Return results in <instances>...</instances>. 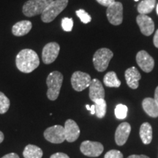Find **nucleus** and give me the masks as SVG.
<instances>
[{
  "instance_id": "1",
  "label": "nucleus",
  "mask_w": 158,
  "mask_h": 158,
  "mask_svg": "<svg viewBox=\"0 0 158 158\" xmlns=\"http://www.w3.org/2000/svg\"><path fill=\"white\" fill-rule=\"evenodd\" d=\"M16 67L21 72L29 73L34 71L40 64L38 55L31 49H23L17 54L15 58Z\"/></svg>"
},
{
  "instance_id": "2",
  "label": "nucleus",
  "mask_w": 158,
  "mask_h": 158,
  "mask_svg": "<svg viewBox=\"0 0 158 158\" xmlns=\"http://www.w3.org/2000/svg\"><path fill=\"white\" fill-rule=\"evenodd\" d=\"M63 82V76L59 71H53L48 75L46 79L48 86L47 97L50 100H56L59 95Z\"/></svg>"
},
{
  "instance_id": "3",
  "label": "nucleus",
  "mask_w": 158,
  "mask_h": 158,
  "mask_svg": "<svg viewBox=\"0 0 158 158\" xmlns=\"http://www.w3.org/2000/svg\"><path fill=\"white\" fill-rule=\"evenodd\" d=\"M68 5V0H54L41 14L44 23H50L60 14Z\"/></svg>"
},
{
  "instance_id": "4",
  "label": "nucleus",
  "mask_w": 158,
  "mask_h": 158,
  "mask_svg": "<svg viewBox=\"0 0 158 158\" xmlns=\"http://www.w3.org/2000/svg\"><path fill=\"white\" fill-rule=\"evenodd\" d=\"M54 0H28L23 6V13L27 17L42 14Z\"/></svg>"
},
{
  "instance_id": "5",
  "label": "nucleus",
  "mask_w": 158,
  "mask_h": 158,
  "mask_svg": "<svg viewBox=\"0 0 158 158\" xmlns=\"http://www.w3.org/2000/svg\"><path fill=\"white\" fill-rule=\"evenodd\" d=\"M114 54L110 49L102 48L98 49L93 56V64L94 68L98 72H103L108 68L110 61L113 58Z\"/></svg>"
},
{
  "instance_id": "6",
  "label": "nucleus",
  "mask_w": 158,
  "mask_h": 158,
  "mask_svg": "<svg viewBox=\"0 0 158 158\" xmlns=\"http://www.w3.org/2000/svg\"><path fill=\"white\" fill-rule=\"evenodd\" d=\"M106 15L110 23L114 26L120 25L123 21V5L119 2H115L108 6Z\"/></svg>"
},
{
  "instance_id": "7",
  "label": "nucleus",
  "mask_w": 158,
  "mask_h": 158,
  "mask_svg": "<svg viewBox=\"0 0 158 158\" xmlns=\"http://www.w3.org/2000/svg\"><path fill=\"white\" fill-rule=\"evenodd\" d=\"M92 78L89 75L81 71H76L71 77V84L77 92H81L89 87Z\"/></svg>"
},
{
  "instance_id": "8",
  "label": "nucleus",
  "mask_w": 158,
  "mask_h": 158,
  "mask_svg": "<svg viewBox=\"0 0 158 158\" xmlns=\"http://www.w3.org/2000/svg\"><path fill=\"white\" fill-rule=\"evenodd\" d=\"M80 150L84 155L87 157H97L102 153L104 147L100 142L84 141L81 144Z\"/></svg>"
},
{
  "instance_id": "9",
  "label": "nucleus",
  "mask_w": 158,
  "mask_h": 158,
  "mask_svg": "<svg viewBox=\"0 0 158 158\" xmlns=\"http://www.w3.org/2000/svg\"><path fill=\"white\" fill-rule=\"evenodd\" d=\"M44 138L52 143H61L65 141L64 127L54 125L47 128L44 132Z\"/></svg>"
},
{
  "instance_id": "10",
  "label": "nucleus",
  "mask_w": 158,
  "mask_h": 158,
  "mask_svg": "<svg viewBox=\"0 0 158 158\" xmlns=\"http://www.w3.org/2000/svg\"><path fill=\"white\" fill-rule=\"evenodd\" d=\"M60 51V46L56 42H51L46 44L43 49L42 59L45 64H50L56 60Z\"/></svg>"
},
{
  "instance_id": "11",
  "label": "nucleus",
  "mask_w": 158,
  "mask_h": 158,
  "mask_svg": "<svg viewBox=\"0 0 158 158\" xmlns=\"http://www.w3.org/2000/svg\"><path fill=\"white\" fill-rule=\"evenodd\" d=\"M136 62L143 72L150 73L155 67V60L146 51H138L136 55Z\"/></svg>"
},
{
  "instance_id": "12",
  "label": "nucleus",
  "mask_w": 158,
  "mask_h": 158,
  "mask_svg": "<svg viewBox=\"0 0 158 158\" xmlns=\"http://www.w3.org/2000/svg\"><path fill=\"white\" fill-rule=\"evenodd\" d=\"M136 22L141 32L145 36H150L155 31V23L147 15L139 14L136 17Z\"/></svg>"
},
{
  "instance_id": "13",
  "label": "nucleus",
  "mask_w": 158,
  "mask_h": 158,
  "mask_svg": "<svg viewBox=\"0 0 158 158\" xmlns=\"http://www.w3.org/2000/svg\"><path fill=\"white\" fill-rule=\"evenodd\" d=\"M64 130L65 141L70 143L76 141L80 135V129L78 125L73 119H68L65 122Z\"/></svg>"
},
{
  "instance_id": "14",
  "label": "nucleus",
  "mask_w": 158,
  "mask_h": 158,
  "mask_svg": "<svg viewBox=\"0 0 158 158\" xmlns=\"http://www.w3.org/2000/svg\"><path fill=\"white\" fill-rule=\"evenodd\" d=\"M131 126L127 122L121 123L116 128L115 133V141L118 146H123L129 138Z\"/></svg>"
},
{
  "instance_id": "15",
  "label": "nucleus",
  "mask_w": 158,
  "mask_h": 158,
  "mask_svg": "<svg viewBox=\"0 0 158 158\" xmlns=\"http://www.w3.org/2000/svg\"><path fill=\"white\" fill-rule=\"evenodd\" d=\"M89 88V98L93 102L100 99L105 98L104 88L102 83L98 79L94 78L93 80H92Z\"/></svg>"
},
{
  "instance_id": "16",
  "label": "nucleus",
  "mask_w": 158,
  "mask_h": 158,
  "mask_svg": "<svg viewBox=\"0 0 158 158\" xmlns=\"http://www.w3.org/2000/svg\"><path fill=\"white\" fill-rule=\"evenodd\" d=\"M125 80L127 82V86L133 89H136L139 86V81L141 80V76L139 71L135 67H132L126 70L125 73Z\"/></svg>"
},
{
  "instance_id": "17",
  "label": "nucleus",
  "mask_w": 158,
  "mask_h": 158,
  "mask_svg": "<svg viewBox=\"0 0 158 158\" xmlns=\"http://www.w3.org/2000/svg\"><path fill=\"white\" fill-rule=\"evenodd\" d=\"M32 24L29 21H21L15 23L13 26L12 32L13 35L17 37L24 36L30 31Z\"/></svg>"
},
{
  "instance_id": "18",
  "label": "nucleus",
  "mask_w": 158,
  "mask_h": 158,
  "mask_svg": "<svg viewBox=\"0 0 158 158\" xmlns=\"http://www.w3.org/2000/svg\"><path fill=\"white\" fill-rule=\"evenodd\" d=\"M142 107L147 115L153 118L158 117V105L155 99L147 98L142 102Z\"/></svg>"
},
{
  "instance_id": "19",
  "label": "nucleus",
  "mask_w": 158,
  "mask_h": 158,
  "mask_svg": "<svg viewBox=\"0 0 158 158\" xmlns=\"http://www.w3.org/2000/svg\"><path fill=\"white\" fill-rule=\"evenodd\" d=\"M140 137L144 144H149L152 140V127L148 122H144L140 127Z\"/></svg>"
},
{
  "instance_id": "20",
  "label": "nucleus",
  "mask_w": 158,
  "mask_h": 158,
  "mask_svg": "<svg viewBox=\"0 0 158 158\" xmlns=\"http://www.w3.org/2000/svg\"><path fill=\"white\" fill-rule=\"evenodd\" d=\"M43 150L40 148L32 144H29L25 147L23 152L24 158H42Z\"/></svg>"
},
{
  "instance_id": "21",
  "label": "nucleus",
  "mask_w": 158,
  "mask_h": 158,
  "mask_svg": "<svg viewBox=\"0 0 158 158\" xmlns=\"http://www.w3.org/2000/svg\"><path fill=\"white\" fill-rule=\"evenodd\" d=\"M103 82L107 87L118 88L121 86V81L118 80L117 75L114 71H110L105 75Z\"/></svg>"
},
{
  "instance_id": "22",
  "label": "nucleus",
  "mask_w": 158,
  "mask_h": 158,
  "mask_svg": "<svg viewBox=\"0 0 158 158\" xmlns=\"http://www.w3.org/2000/svg\"><path fill=\"white\" fill-rule=\"evenodd\" d=\"M155 5L156 0H143L138 5V12L139 14L147 15L153 10Z\"/></svg>"
},
{
  "instance_id": "23",
  "label": "nucleus",
  "mask_w": 158,
  "mask_h": 158,
  "mask_svg": "<svg viewBox=\"0 0 158 158\" xmlns=\"http://www.w3.org/2000/svg\"><path fill=\"white\" fill-rule=\"evenodd\" d=\"M94 109H95V115L97 117L102 118H103L106 114L107 104L104 99H100L94 102Z\"/></svg>"
},
{
  "instance_id": "24",
  "label": "nucleus",
  "mask_w": 158,
  "mask_h": 158,
  "mask_svg": "<svg viewBox=\"0 0 158 158\" xmlns=\"http://www.w3.org/2000/svg\"><path fill=\"white\" fill-rule=\"evenodd\" d=\"M10 106V100L5 94L0 92V114H5Z\"/></svg>"
},
{
  "instance_id": "25",
  "label": "nucleus",
  "mask_w": 158,
  "mask_h": 158,
  "mask_svg": "<svg viewBox=\"0 0 158 158\" xmlns=\"http://www.w3.org/2000/svg\"><path fill=\"white\" fill-rule=\"evenodd\" d=\"M128 108L125 105L118 104L115 108V116L118 119H124L127 117Z\"/></svg>"
},
{
  "instance_id": "26",
  "label": "nucleus",
  "mask_w": 158,
  "mask_h": 158,
  "mask_svg": "<svg viewBox=\"0 0 158 158\" xmlns=\"http://www.w3.org/2000/svg\"><path fill=\"white\" fill-rule=\"evenodd\" d=\"M76 13L77 16L80 19L82 23H88L92 21V17H91V15L89 14L87 12L85 11L83 9L78 10H76Z\"/></svg>"
},
{
  "instance_id": "27",
  "label": "nucleus",
  "mask_w": 158,
  "mask_h": 158,
  "mask_svg": "<svg viewBox=\"0 0 158 158\" xmlns=\"http://www.w3.org/2000/svg\"><path fill=\"white\" fill-rule=\"evenodd\" d=\"M62 27L65 31H71L73 27V20L71 18H64L62 20Z\"/></svg>"
},
{
  "instance_id": "28",
  "label": "nucleus",
  "mask_w": 158,
  "mask_h": 158,
  "mask_svg": "<svg viewBox=\"0 0 158 158\" xmlns=\"http://www.w3.org/2000/svg\"><path fill=\"white\" fill-rule=\"evenodd\" d=\"M104 158H123V155L118 150L112 149L106 152Z\"/></svg>"
},
{
  "instance_id": "29",
  "label": "nucleus",
  "mask_w": 158,
  "mask_h": 158,
  "mask_svg": "<svg viewBox=\"0 0 158 158\" xmlns=\"http://www.w3.org/2000/svg\"><path fill=\"white\" fill-rule=\"evenodd\" d=\"M102 6L105 7H108V6L111 5L112 4L115 2V0H96Z\"/></svg>"
},
{
  "instance_id": "30",
  "label": "nucleus",
  "mask_w": 158,
  "mask_h": 158,
  "mask_svg": "<svg viewBox=\"0 0 158 158\" xmlns=\"http://www.w3.org/2000/svg\"><path fill=\"white\" fill-rule=\"evenodd\" d=\"M50 158H70L66 154L62 152H57L51 156Z\"/></svg>"
},
{
  "instance_id": "31",
  "label": "nucleus",
  "mask_w": 158,
  "mask_h": 158,
  "mask_svg": "<svg viewBox=\"0 0 158 158\" xmlns=\"http://www.w3.org/2000/svg\"><path fill=\"white\" fill-rule=\"evenodd\" d=\"M153 43H154V45H155V46L156 47V48H158V29L157 31H156L155 36H154Z\"/></svg>"
},
{
  "instance_id": "32",
  "label": "nucleus",
  "mask_w": 158,
  "mask_h": 158,
  "mask_svg": "<svg viewBox=\"0 0 158 158\" xmlns=\"http://www.w3.org/2000/svg\"><path fill=\"white\" fill-rule=\"evenodd\" d=\"M86 109L90 110V113L92 115H94L95 114V109H94V105H92V106H89V105H86Z\"/></svg>"
},
{
  "instance_id": "33",
  "label": "nucleus",
  "mask_w": 158,
  "mask_h": 158,
  "mask_svg": "<svg viewBox=\"0 0 158 158\" xmlns=\"http://www.w3.org/2000/svg\"><path fill=\"white\" fill-rule=\"evenodd\" d=\"M2 158H19V156L15 153H9L3 156Z\"/></svg>"
},
{
  "instance_id": "34",
  "label": "nucleus",
  "mask_w": 158,
  "mask_h": 158,
  "mask_svg": "<svg viewBox=\"0 0 158 158\" xmlns=\"http://www.w3.org/2000/svg\"><path fill=\"white\" fill-rule=\"evenodd\" d=\"M127 158H149L148 156L143 155H130Z\"/></svg>"
},
{
  "instance_id": "35",
  "label": "nucleus",
  "mask_w": 158,
  "mask_h": 158,
  "mask_svg": "<svg viewBox=\"0 0 158 158\" xmlns=\"http://www.w3.org/2000/svg\"><path fill=\"white\" fill-rule=\"evenodd\" d=\"M155 102H157V104L158 105V86H157V88H156L155 89Z\"/></svg>"
},
{
  "instance_id": "36",
  "label": "nucleus",
  "mask_w": 158,
  "mask_h": 158,
  "mask_svg": "<svg viewBox=\"0 0 158 158\" xmlns=\"http://www.w3.org/2000/svg\"><path fill=\"white\" fill-rule=\"evenodd\" d=\"M4 138H5V136H4V134L2 132L0 131V143H2L4 141Z\"/></svg>"
},
{
  "instance_id": "37",
  "label": "nucleus",
  "mask_w": 158,
  "mask_h": 158,
  "mask_svg": "<svg viewBox=\"0 0 158 158\" xmlns=\"http://www.w3.org/2000/svg\"><path fill=\"white\" fill-rule=\"evenodd\" d=\"M156 11H157V13L158 15V4L157 5V7H156Z\"/></svg>"
},
{
  "instance_id": "38",
  "label": "nucleus",
  "mask_w": 158,
  "mask_h": 158,
  "mask_svg": "<svg viewBox=\"0 0 158 158\" xmlns=\"http://www.w3.org/2000/svg\"><path fill=\"white\" fill-rule=\"evenodd\" d=\"M134 1H135V2H138V1H139V0H134Z\"/></svg>"
}]
</instances>
